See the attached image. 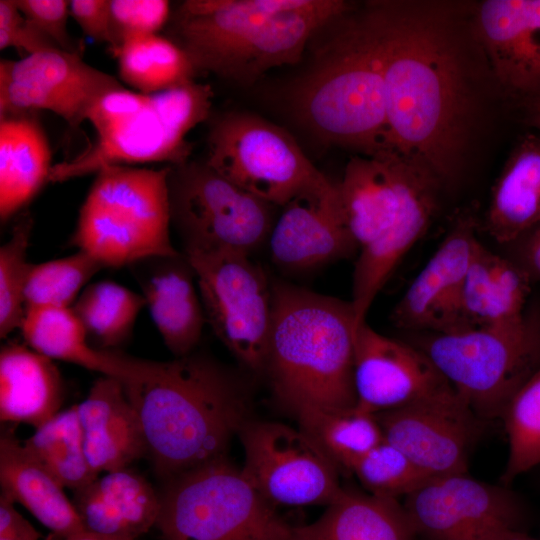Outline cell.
<instances>
[{
  "label": "cell",
  "mask_w": 540,
  "mask_h": 540,
  "mask_svg": "<svg viewBox=\"0 0 540 540\" xmlns=\"http://www.w3.org/2000/svg\"><path fill=\"white\" fill-rule=\"evenodd\" d=\"M381 61L392 149L441 183L455 171L469 113L466 81L444 25L411 4L366 11Z\"/></svg>",
  "instance_id": "cell-1"
},
{
  "label": "cell",
  "mask_w": 540,
  "mask_h": 540,
  "mask_svg": "<svg viewBox=\"0 0 540 540\" xmlns=\"http://www.w3.org/2000/svg\"><path fill=\"white\" fill-rule=\"evenodd\" d=\"M252 376L192 352L148 360L140 377L123 383L161 477L168 481L226 457L231 439L251 419Z\"/></svg>",
  "instance_id": "cell-2"
},
{
  "label": "cell",
  "mask_w": 540,
  "mask_h": 540,
  "mask_svg": "<svg viewBox=\"0 0 540 540\" xmlns=\"http://www.w3.org/2000/svg\"><path fill=\"white\" fill-rule=\"evenodd\" d=\"M347 10L341 0H189L174 35L197 73L248 85L298 63L317 32Z\"/></svg>",
  "instance_id": "cell-3"
},
{
  "label": "cell",
  "mask_w": 540,
  "mask_h": 540,
  "mask_svg": "<svg viewBox=\"0 0 540 540\" xmlns=\"http://www.w3.org/2000/svg\"><path fill=\"white\" fill-rule=\"evenodd\" d=\"M348 10L312 38V58L289 92L296 119L324 143L365 156L394 151L376 39L365 12Z\"/></svg>",
  "instance_id": "cell-4"
},
{
  "label": "cell",
  "mask_w": 540,
  "mask_h": 540,
  "mask_svg": "<svg viewBox=\"0 0 540 540\" xmlns=\"http://www.w3.org/2000/svg\"><path fill=\"white\" fill-rule=\"evenodd\" d=\"M440 180L396 151L352 157L336 184L345 225L359 248L352 295L372 304L391 274L428 229Z\"/></svg>",
  "instance_id": "cell-5"
},
{
  "label": "cell",
  "mask_w": 540,
  "mask_h": 540,
  "mask_svg": "<svg viewBox=\"0 0 540 540\" xmlns=\"http://www.w3.org/2000/svg\"><path fill=\"white\" fill-rule=\"evenodd\" d=\"M272 325L263 376L295 414L306 407L352 408L355 313L351 301L271 281Z\"/></svg>",
  "instance_id": "cell-6"
},
{
  "label": "cell",
  "mask_w": 540,
  "mask_h": 540,
  "mask_svg": "<svg viewBox=\"0 0 540 540\" xmlns=\"http://www.w3.org/2000/svg\"><path fill=\"white\" fill-rule=\"evenodd\" d=\"M212 98L211 87L194 80L152 94L125 87L106 93L87 114L96 132L94 142L73 159L53 165L49 181L110 166L186 163L192 150L187 135L207 119Z\"/></svg>",
  "instance_id": "cell-7"
},
{
  "label": "cell",
  "mask_w": 540,
  "mask_h": 540,
  "mask_svg": "<svg viewBox=\"0 0 540 540\" xmlns=\"http://www.w3.org/2000/svg\"><path fill=\"white\" fill-rule=\"evenodd\" d=\"M170 166H110L96 178L81 206L72 243L105 267L178 255L170 236Z\"/></svg>",
  "instance_id": "cell-8"
},
{
  "label": "cell",
  "mask_w": 540,
  "mask_h": 540,
  "mask_svg": "<svg viewBox=\"0 0 540 540\" xmlns=\"http://www.w3.org/2000/svg\"><path fill=\"white\" fill-rule=\"evenodd\" d=\"M413 345L481 420L502 417L540 368V322L527 315L508 325L426 333Z\"/></svg>",
  "instance_id": "cell-9"
},
{
  "label": "cell",
  "mask_w": 540,
  "mask_h": 540,
  "mask_svg": "<svg viewBox=\"0 0 540 540\" xmlns=\"http://www.w3.org/2000/svg\"><path fill=\"white\" fill-rule=\"evenodd\" d=\"M163 540H290L291 526L226 457L167 481Z\"/></svg>",
  "instance_id": "cell-10"
},
{
  "label": "cell",
  "mask_w": 540,
  "mask_h": 540,
  "mask_svg": "<svg viewBox=\"0 0 540 540\" xmlns=\"http://www.w3.org/2000/svg\"><path fill=\"white\" fill-rule=\"evenodd\" d=\"M205 163L248 193L278 207L330 181L283 128L247 112L211 125Z\"/></svg>",
  "instance_id": "cell-11"
},
{
  "label": "cell",
  "mask_w": 540,
  "mask_h": 540,
  "mask_svg": "<svg viewBox=\"0 0 540 540\" xmlns=\"http://www.w3.org/2000/svg\"><path fill=\"white\" fill-rule=\"evenodd\" d=\"M196 276L206 322L253 376H263L272 325V287L249 255L184 249Z\"/></svg>",
  "instance_id": "cell-12"
},
{
  "label": "cell",
  "mask_w": 540,
  "mask_h": 540,
  "mask_svg": "<svg viewBox=\"0 0 540 540\" xmlns=\"http://www.w3.org/2000/svg\"><path fill=\"white\" fill-rule=\"evenodd\" d=\"M171 223L184 249L231 250L250 256L267 243L276 206L248 193L205 162L170 166Z\"/></svg>",
  "instance_id": "cell-13"
},
{
  "label": "cell",
  "mask_w": 540,
  "mask_h": 540,
  "mask_svg": "<svg viewBox=\"0 0 540 540\" xmlns=\"http://www.w3.org/2000/svg\"><path fill=\"white\" fill-rule=\"evenodd\" d=\"M238 436L241 471L273 506H327L343 490L340 470L299 428L250 419Z\"/></svg>",
  "instance_id": "cell-14"
},
{
  "label": "cell",
  "mask_w": 540,
  "mask_h": 540,
  "mask_svg": "<svg viewBox=\"0 0 540 540\" xmlns=\"http://www.w3.org/2000/svg\"><path fill=\"white\" fill-rule=\"evenodd\" d=\"M417 538L487 540L518 528L521 509L509 490L459 473L434 477L405 497L403 504Z\"/></svg>",
  "instance_id": "cell-15"
},
{
  "label": "cell",
  "mask_w": 540,
  "mask_h": 540,
  "mask_svg": "<svg viewBox=\"0 0 540 540\" xmlns=\"http://www.w3.org/2000/svg\"><path fill=\"white\" fill-rule=\"evenodd\" d=\"M375 416L384 440L429 478L467 473L481 419L453 388Z\"/></svg>",
  "instance_id": "cell-16"
},
{
  "label": "cell",
  "mask_w": 540,
  "mask_h": 540,
  "mask_svg": "<svg viewBox=\"0 0 540 540\" xmlns=\"http://www.w3.org/2000/svg\"><path fill=\"white\" fill-rule=\"evenodd\" d=\"M356 407L378 414L416 403L452 387L413 344L387 337L366 321L355 331Z\"/></svg>",
  "instance_id": "cell-17"
},
{
  "label": "cell",
  "mask_w": 540,
  "mask_h": 540,
  "mask_svg": "<svg viewBox=\"0 0 540 540\" xmlns=\"http://www.w3.org/2000/svg\"><path fill=\"white\" fill-rule=\"evenodd\" d=\"M477 242L474 220L458 219L394 306L392 323L400 329L424 333L468 328L462 297Z\"/></svg>",
  "instance_id": "cell-18"
},
{
  "label": "cell",
  "mask_w": 540,
  "mask_h": 540,
  "mask_svg": "<svg viewBox=\"0 0 540 540\" xmlns=\"http://www.w3.org/2000/svg\"><path fill=\"white\" fill-rule=\"evenodd\" d=\"M267 244L272 262L290 273L309 272L359 251L345 225L336 184L331 181L284 205Z\"/></svg>",
  "instance_id": "cell-19"
},
{
  "label": "cell",
  "mask_w": 540,
  "mask_h": 540,
  "mask_svg": "<svg viewBox=\"0 0 540 540\" xmlns=\"http://www.w3.org/2000/svg\"><path fill=\"white\" fill-rule=\"evenodd\" d=\"M130 267L166 347L175 357L191 354L206 318L195 272L184 253L144 259Z\"/></svg>",
  "instance_id": "cell-20"
},
{
  "label": "cell",
  "mask_w": 540,
  "mask_h": 540,
  "mask_svg": "<svg viewBox=\"0 0 540 540\" xmlns=\"http://www.w3.org/2000/svg\"><path fill=\"white\" fill-rule=\"evenodd\" d=\"M499 81L527 99L540 95V0H488L478 12Z\"/></svg>",
  "instance_id": "cell-21"
},
{
  "label": "cell",
  "mask_w": 540,
  "mask_h": 540,
  "mask_svg": "<svg viewBox=\"0 0 540 540\" xmlns=\"http://www.w3.org/2000/svg\"><path fill=\"white\" fill-rule=\"evenodd\" d=\"M76 409L85 453L97 474L127 468L147 453L140 418L120 380L98 378Z\"/></svg>",
  "instance_id": "cell-22"
},
{
  "label": "cell",
  "mask_w": 540,
  "mask_h": 540,
  "mask_svg": "<svg viewBox=\"0 0 540 540\" xmlns=\"http://www.w3.org/2000/svg\"><path fill=\"white\" fill-rule=\"evenodd\" d=\"M74 506L86 530L136 539L157 523L160 495L127 468L107 472L75 491Z\"/></svg>",
  "instance_id": "cell-23"
},
{
  "label": "cell",
  "mask_w": 540,
  "mask_h": 540,
  "mask_svg": "<svg viewBox=\"0 0 540 540\" xmlns=\"http://www.w3.org/2000/svg\"><path fill=\"white\" fill-rule=\"evenodd\" d=\"M20 329L27 345L48 358L76 364L122 383L138 378L146 364V359L93 348L71 308L26 309Z\"/></svg>",
  "instance_id": "cell-24"
},
{
  "label": "cell",
  "mask_w": 540,
  "mask_h": 540,
  "mask_svg": "<svg viewBox=\"0 0 540 540\" xmlns=\"http://www.w3.org/2000/svg\"><path fill=\"white\" fill-rule=\"evenodd\" d=\"M1 493L59 537L86 530L64 486L10 431L0 438Z\"/></svg>",
  "instance_id": "cell-25"
},
{
  "label": "cell",
  "mask_w": 540,
  "mask_h": 540,
  "mask_svg": "<svg viewBox=\"0 0 540 540\" xmlns=\"http://www.w3.org/2000/svg\"><path fill=\"white\" fill-rule=\"evenodd\" d=\"M61 374L53 360L18 343L0 352V419L37 428L59 412Z\"/></svg>",
  "instance_id": "cell-26"
},
{
  "label": "cell",
  "mask_w": 540,
  "mask_h": 540,
  "mask_svg": "<svg viewBox=\"0 0 540 540\" xmlns=\"http://www.w3.org/2000/svg\"><path fill=\"white\" fill-rule=\"evenodd\" d=\"M398 500L343 489L313 522L291 526L290 540H417Z\"/></svg>",
  "instance_id": "cell-27"
},
{
  "label": "cell",
  "mask_w": 540,
  "mask_h": 540,
  "mask_svg": "<svg viewBox=\"0 0 540 540\" xmlns=\"http://www.w3.org/2000/svg\"><path fill=\"white\" fill-rule=\"evenodd\" d=\"M486 230L499 243L519 241L540 225V134L513 149L493 189Z\"/></svg>",
  "instance_id": "cell-28"
},
{
  "label": "cell",
  "mask_w": 540,
  "mask_h": 540,
  "mask_svg": "<svg viewBox=\"0 0 540 540\" xmlns=\"http://www.w3.org/2000/svg\"><path fill=\"white\" fill-rule=\"evenodd\" d=\"M531 278L517 263L494 253L479 240L465 278L462 307L468 328L520 321Z\"/></svg>",
  "instance_id": "cell-29"
},
{
  "label": "cell",
  "mask_w": 540,
  "mask_h": 540,
  "mask_svg": "<svg viewBox=\"0 0 540 540\" xmlns=\"http://www.w3.org/2000/svg\"><path fill=\"white\" fill-rule=\"evenodd\" d=\"M0 218L6 222L49 181L51 150L38 121L25 114L0 117Z\"/></svg>",
  "instance_id": "cell-30"
},
{
  "label": "cell",
  "mask_w": 540,
  "mask_h": 540,
  "mask_svg": "<svg viewBox=\"0 0 540 540\" xmlns=\"http://www.w3.org/2000/svg\"><path fill=\"white\" fill-rule=\"evenodd\" d=\"M0 80L36 85L67 99L86 114L106 93L124 87L116 78L87 64L80 54L52 48L19 60L0 61Z\"/></svg>",
  "instance_id": "cell-31"
},
{
  "label": "cell",
  "mask_w": 540,
  "mask_h": 540,
  "mask_svg": "<svg viewBox=\"0 0 540 540\" xmlns=\"http://www.w3.org/2000/svg\"><path fill=\"white\" fill-rule=\"evenodd\" d=\"M298 428L341 469L355 463L384 438L375 414L357 407H306L293 414Z\"/></svg>",
  "instance_id": "cell-32"
},
{
  "label": "cell",
  "mask_w": 540,
  "mask_h": 540,
  "mask_svg": "<svg viewBox=\"0 0 540 540\" xmlns=\"http://www.w3.org/2000/svg\"><path fill=\"white\" fill-rule=\"evenodd\" d=\"M121 79L152 94L193 81L197 72L185 51L158 34L132 35L114 52Z\"/></svg>",
  "instance_id": "cell-33"
},
{
  "label": "cell",
  "mask_w": 540,
  "mask_h": 540,
  "mask_svg": "<svg viewBox=\"0 0 540 540\" xmlns=\"http://www.w3.org/2000/svg\"><path fill=\"white\" fill-rule=\"evenodd\" d=\"M23 443L64 488L78 491L98 477L85 453L76 405L35 428Z\"/></svg>",
  "instance_id": "cell-34"
},
{
  "label": "cell",
  "mask_w": 540,
  "mask_h": 540,
  "mask_svg": "<svg viewBox=\"0 0 540 540\" xmlns=\"http://www.w3.org/2000/svg\"><path fill=\"white\" fill-rule=\"evenodd\" d=\"M146 306L141 294L112 281L88 285L71 307L88 338L103 348L121 344Z\"/></svg>",
  "instance_id": "cell-35"
},
{
  "label": "cell",
  "mask_w": 540,
  "mask_h": 540,
  "mask_svg": "<svg viewBox=\"0 0 540 540\" xmlns=\"http://www.w3.org/2000/svg\"><path fill=\"white\" fill-rule=\"evenodd\" d=\"M104 267L79 251L47 262L31 263L25 287V310L38 307L71 308L86 283Z\"/></svg>",
  "instance_id": "cell-36"
},
{
  "label": "cell",
  "mask_w": 540,
  "mask_h": 540,
  "mask_svg": "<svg viewBox=\"0 0 540 540\" xmlns=\"http://www.w3.org/2000/svg\"><path fill=\"white\" fill-rule=\"evenodd\" d=\"M502 418L508 437L507 483L540 464V368L520 387Z\"/></svg>",
  "instance_id": "cell-37"
},
{
  "label": "cell",
  "mask_w": 540,
  "mask_h": 540,
  "mask_svg": "<svg viewBox=\"0 0 540 540\" xmlns=\"http://www.w3.org/2000/svg\"><path fill=\"white\" fill-rule=\"evenodd\" d=\"M33 226L25 214L13 227L10 238L0 248V336L20 328L25 314V287L31 263L27 251Z\"/></svg>",
  "instance_id": "cell-38"
},
{
  "label": "cell",
  "mask_w": 540,
  "mask_h": 540,
  "mask_svg": "<svg viewBox=\"0 0 540 540\" xmlns=\"http://www.w3.org/2000/svg\"><path fill=\"white\" fill-rule=\"evenodd\" d=\"M351 471L370 494L396 500L407 497L431 479L384 439L361 457Z\"/></svg>",
  "instance_id": "cell-39"
},
{
  "label": "cell",
  "mask_w": 540,
  "mask_h": 540,
  "mask_svg": "<svg viewBox=\"0 0 540 540\" xmlns=\"http://www.w3.org/2000/svg\"><path fill=\"white\" fill-rule=\"evenodd\" d=\"M115 46L132 35L157 34L166 23L170 3L166 0H110Z\"/></svg>",
  "instance_id": "cell-40"
},
{
  "label": "cell",
  "mask_w": 540,
  "mask_h": 540,
  "mask_svg": "<svg viewBox=\"0 0 540 540\" xmlns=\"http://www.w3.org/2000/svg\"><path fill=\"white\" fill-rule=\"evenodd\" d=\"M22 14L60 49L81 55V44L68 32L70 14L66 0H15Z\"/></svg>",
  "instance_id": "cell-41"
},
{
  "label": "cell",
  "mask_w": 540,
  "mask_h": 540,
  "mask_svg": "<svg viewBox=\"0 0 540 540\" xmlns=\"http://www.w3.org/2000/svg\"><path fill=\"white\" fill-rule=\"evenodd\" d=\"M9 47L25 51L27 55L58 48L52 40L22 14L15 0H1L0 49L3 50Z\"/></svg>",
  "instance_id": "cell-42"
},
{
  "label": "cell",
  "mask_w": 540,
  "mask_h": 540,
  "mask_svg": "<svg viewBox=\"0 0 540 540\" xmlns=\"http://www.w3.org/2000/svg\"><path fill=\"white\" fill-rule=\"evenodd\" d=\"M70 14L83 33L97 42L115 46L110 0L69 1Z\"/></svg>",
  "instance_id": "cell-43"
},
{
  "label": "cell",
  "mask_w": 540,
  "mask_h": 540,
  "mask_svg": "<svg viewBox=\"0 0 540 540\" xmlns=\"http://www.w3.org/2000/svg\"><path fill=\"white\" fill-rule=\"evenodd\" d=\"M517 262L532 279L540 281V225L524 236Z\"/></svg>",
  "instance_id": "cell-44"
},
{
  "label": "cell",
  "mask_w": 540,
  "mask_h": 540,
  "mask_svg": "<svg viewBox=\"0 0 540 540\" xmlns=\"http://www.w3.org/2000/svg\"><path fill=\"white\" fill-rule=\"evenodd\" d=\"M47 540H136L126 537L110 536L83 530L68 536L59 537L51 534Z\"/></svg>",
  "instance_id": "cell-45"
},
{
  "label": "cell",
  "mask_w": 540,
  "mask_h": 540,
  "mask_svg": "<svg viewBox=\"0 0 540 540\" xmlns=\"http://www.w3.org/2000/svg\"><path fill=\"white\" fill-rule=\"evenodd\" d=\"M527 100L528 124L540 134V95Z\"/></svg>",
  "instance_id": "cell-46"
},
{
  "label": "cell",
  "mask_w": 540,
  "mask_h": 540,
  "mask_svg": "<svg viewBox=\"0 0 540 540\" xmlns=\"http://www.w3.org/2000/svg\"><path fill=\"white\" fill-rule=\"evenodd\" d=\"M487 540H535L524 534L519 528H505L494 533Z\"/></svg>",
  "instance_id": "cell-47"
},
{
  "label": "cell",
  "mask_w": 540,
  "mask_h": 540,
  "mask_svg": "<svg viewBox=\"0 0 540 540\" xmlns=\"http://www.w3.org/2000/svg\"><path fill=\"white\" fill-rule=\"evenodd\" d=\"M40 533L33 527H28L8 534H0V540H39Z\"/></svg>",
  "instance_id": "cell-48"
}]
</instances>
